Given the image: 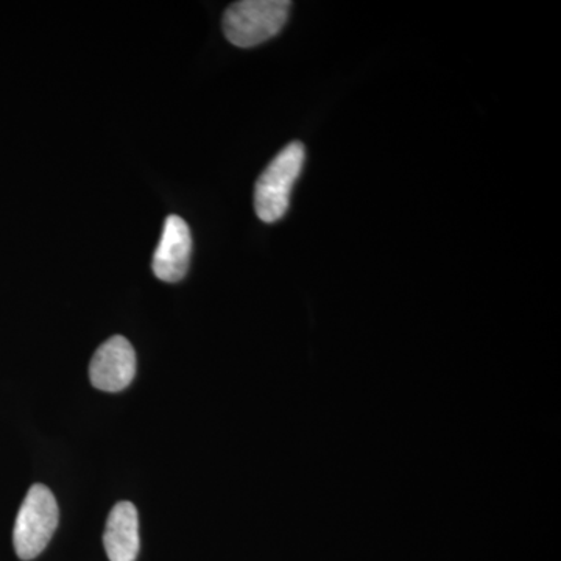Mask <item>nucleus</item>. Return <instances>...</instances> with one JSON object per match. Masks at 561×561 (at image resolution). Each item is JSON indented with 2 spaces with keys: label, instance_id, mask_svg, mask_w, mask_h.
Listing matches in <instances>:
<instances>
[{
  "label": "nucleus",
  "instance_id": "nucleus-1",
  "mask_svg": "<svg viewBox=\"0 0 561 561\" xmlns=\"http://www.w3.org/2000/svg\"><path fill=\"white\" fill-rule=\"evenodd\" d=\"M301 142H290L273 158L254 186V210L265 224H275L286 216L290 194L305 165Z\"/></svg>",
  "mask_w": 561,
  "mask_h": 561
},
{
  "label": "nucleus",
  "instance_id": "nucleus-2",
  "mask_svg": "<svg viewBox=\"0 0 561 561\" xmlns=\"http://www.w3.org/2000/svg\"><path fill=\"white\" fill-rule=\"evenodd\" d=\"M287 0H242L224 14V33L236 47L249 49L278 35L289 18Z\"/></svg>",
  "mask_w": 561,
  "mask_h": 561
},
{
  "label": "nucleus",
  "instance_id": "nucleus-3",
  "mask_svg": "<svg viewBox=\"0 0 561 561\" xmlns=\"http://www.w3.org/2000/svg\"><path fill=\"white\" fill-rule=\"evenodd\" d=\"M60 519L57 500L46 485L28 490L16 516L13 530L14 551L21 560H33L49 545Z\"/></svg>",
  "mask_w": 561,
  "mask_h": 561
},
{
  "label": "nucleus",
  "instance_id": "nucleus-4",
  "mask_svg": "<svg viewBox=\"0 0 561 561\" xmlns=\"http://www.w3.org/2000/svg\"><path fill=\"white\" fill-rule=\"evenodd\" d=\"M136 376V353L131 343L114 335L95 351L90 379L95 389L116 393L130 386Z\"/></svg>",
  "mask_w": 561,
  "mask_h": 561
},
{
  "label": "nucleus",
  "instance_id": "nucleus-5",
  "mask_svg": "<svg viewBox=\"0 0 561 561\" xmlns=\"http://www.w3.org/2000/svg\"><path fill=\"white\" fill-rule=\"evenodd\" d=\"M191 254L190 225L179 216H169L151 262L154 276L165 283H179L190 271Z\"/></svg>",
  "mask_w": 561,
  "mask_h": 561
},
{
  "label": "nucleus",
  "instance_id": "nucleus-6",
  "mask_svg": "<svg viewBox=\"0 0 561 561\" xmlns=\"http://www.w3.org/2000/svg\"><path fill=\"white\" fill-rule=\"evenodd\" d=\"M103 545L110 561H136L139 553V516L131 502L114 505L106 522Z\"/></svg>",
  "mask_w": 561,
  "mask_h": 561
}]
</instances>
